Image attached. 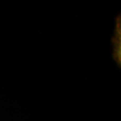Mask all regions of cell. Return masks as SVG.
Returning a JSON list of instances; mask_svg holds the SVG:
<instances>
[{"label": "cell", "instance_id": "obj_1", "mask_svg": "<svg viewBox=\"0 0 121 121\" xmlns=\"http://www.w3.org/2000/svg\"><path fill=\"white\" fill-rule=\"evenodd\" d=\"M114 37L112 39L114 52L113 58L116 60L119 67L121 64V14L116 18V28L114 30Z\"/></svg>", "mask_w": 121, "mask_h": 121}]
</instances>
